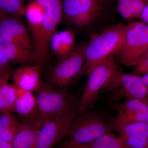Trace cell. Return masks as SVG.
<instances>
[{
    "instance_id": "6da1fadb",
    "label": "cell",
    "mask_w": 148,
    "mask_h": 148,
    "mask_svg": "<svg viewBox=\"0 0 148 148\" xmlns=\"http://www.w3.org/2000/svg\"><path fill=\"white\" fill-rule=\"evenodd\" d=\"M128 24H119L104 29L88 43L85 61L78 78L88 76L92 69L110 56L115 55L123 42Z\"/></svg>"
},
{
    "instance_id": "7a4b0ae2",
    "label": "cell",
    "mask_w": 148,
    "mask_h": 148,
    "mask_svg": "<svg viewBox=\"0 0 148 148\" xmlns=\"http://www.w3.org/2000/svg\"><path fill=\"white\" fill-rule=\"evenodd\" d=\"M44 9V15L36 37L32 40L35 64L42 70L50 57L51 38L63 16L61 0H36Z\"/></svg>"
},
{
    "instance_id": "3957f363",
    "label": "cell",
    "mask_w": 148,
    "mask_h": 148,
    "mask_svg": "<svg viewBox=\"0 0 148 148\" xmlns=\"http://www.w3.org/2000/svg\"><path fill=\"white\" fill-rule=\"evenodd\" d=\"M88 109L78 112L73 119L65 137L66 141L86 144L107 134L113 133L110 125L95 112Z\"/></svg>"
},
{
    "instance_id": "277c9868",
    "label": "cell",
    "mask_w": 148,
    "mask_h": 148,
    "mask_svg": "<svg viewBox=\"0 0 148 148\" xmlns=\"http://www.w3.org/2000/svg\"><path fill=\"white\" fill-rule=\"evenodd\" d=\"M148 49V24L142 21L128 24L122 44L115 56L127 67L136 66Z\"/></svg>"
},
{
    "instance_id": "5b68a950",
    "label": "cell",
    "mask_w": 148,
    "mask_h": 148,
    "mask_svg": "<svg viewBox=\"0 0 148 148\" xmlns=\"http://www.w3.org/2000/svg\"><path fill=\"white\" fill-rule=\"evenodd\" d=\"M112 55L92 69L80 98L77 102L78 112L93 108L99 93L113 75L118 70L114 58Z\"/></svg>"
},
{
    "instance_id": "8992f818",
    "label": "cell",
    "mask_w": 148,
    "mask_h": 148,
    "mask_svg": "<svg viewBox=\"0 0 148 148\" xmlns=\"http://www.w3.org/2000/svg\"><path fill=\"white\" fill-rule=\"evenodd\" d=\"M88 43H78L71 55L58 62L51 69L49 74L50 85L58 88H66L74 79H78L85 61Z\"/></svg>"
},
{
    "instance_id": "52a82bcc",
    "label": "cell",
    "mask_w": 148,
    "mask_h": 148,
    "mask_svg": "<svg viewBox=\"0 0 148 148\" xmlns=\"http://www.w3.org/2000/svg\"><path fill=\"white\" fill-rule=\"evenodd\" d=\"M36 96L37 112L48 119L62 113L76 102L66 88H58L50 84H43Z\"/></svg>"
},
{
    "instance_id": "ba28073f",
    "label": "cell",
    "mask_w": 148,
    "mask_h": 148,
    "mask_svg": "<svg viewBox=\"0 0 148 148\" xmlns=\"http://www.w3.org/2000/svg\"><path fill=\"white\" fill-rule=\"evenodd\" d=\"M78 112L76 102L62 113L47 120L40 130L35 148H53L65 137Z\"/></svg>"
},
{
    "instance_id": "9c48e42d",
    "label": "cell",
    "mask_w": 148,
    "mask_h": 148,
    "mask_svg": "<svg viewBox=\"0 0 148 148\" xmlns=\"http://www.w3.org/2000/svg\"><path fill=\"white\" fill-rule=\"evenodd\" d=\"M116 92L117 97L137 100L148 104L147 90L141 77L123 73L118 70L101 90V92Z\"/></svg>"
},
{
    "instance_id": "30bf717a",
    "label": "cell",
    "mask_w": 148,
    "mask_h": 148,
    "mask_svg": "<svg viewBox=\"0 0 148 148\" xmlns=\"http://www.w3.org/2000/svg\"><path fill=\"white\" fill-rule=\"evenodd\" d=\"M111 129L132 148H148V123L130 121L118 117L110 119Z\"/></svg>"
},
{
    "instance_id": "8fae6325",
    "label": "cell",
    "mask_w": 148,
    "mask_h": 148,
    "mask_svg": "<svg viewBox=\"0 0 148 148\" xmlns=\"http://www.w3.org/2000/svg\"><path fill=\"white\" fill-rule=\"evenodd\" d=\"M65 20L81 14H90L103 18L113 9V0H63Z\"/></svg>"
},
{
    "instance_id": "7c38bea8",
    "label": "cell",
    "mask_w": 148,
    "mask_h": 148,
    "mask_svg": "<svg viewBox=\"0 0 148 148\" xmlns=\"http://www.w3.org/2000/svg\"><path fill=\"white\" fill-rule=\"evenodd\" d=\"M49 119L38 112L29 116L24 117L11 143L13 148H35L40 130Z\"/></svg>"
},
{
    "instance_id": "4fadbf2b",
    "label": "cell",
    "mask_w": 148,
    "mask_h": 148,
    "mask_svg": "<svg viewBox=\"0 0 148 148\" xmlns=\"http://www.w3.org/2000/svg\"><path fill=\"white\" fill-rule=\"evenodd\" d=\"M0 36L33 51L32 40L28 30L17 17L0 14Z\"/></svg>"
},
{
    "instance_id": "5bb4252c",
    "label": "cell",
    "mask_w": 148,
    "mask_h": 148,
    "mask_svg": "<svg viewBox=\"0 0 148 148\" xmlns=\"http://www.w3.org/2000/svg\"><path fill=\"white\" fill-rule=\"evenodd\" d=\"M40 69L37 65H22L12 74L13 84L17 88L37 92L43 84Z\"/></svg>"
},
{
    "instance_id": "9a60e30c",
    "label": "cell",
    "mask_w": 148,
    "mask_h": 148,
    "mask_svg": "<svg viewBox=\"0 0 148 148\" xmlns=\"http://www.w3.org/2000/svg\"><path fill=\"white\" fill-rule=\"evenodd\" d=\"M113 109L118 113L117 116L130 121L148 123V104L137 100H125L115 104Z\"/></svg>"
},
{
    "instance_id": "2e32d148",
    "label": "cell",
    "mask_w": 148,
    "mask_h": 148,
    "mask_svg": "<svg viewBox=\"0 0 148 148\" xmlns=\"http://www.w3.org/2000/svg\"><path fill=\"white\" fill-rule=\"evenodd\" d=\"M76 36L70 29L56 32L51 41V53L57 58L58 62L71 55L75 48Z\"/></svg>"
},
{
    "instance_id": "e0dca14e",
    "label": "cell",
    "mask_w": 148,
    "mask_h": 148,
    "mask_svg": "<svg viewBox=\"0 0 148 148\" xmlns=\"http://www.w3.org/2000/svg\"><path fill=\"white\" fill-rule=\"evenodd\" d=\"M0 51L11 62L22 65L35 64L33 51L25 49L1 36Z\"/></svg>"
},
{
    "instance_id": "ac0fdd59",
    "label": "cell",
    "mask_w": 148,
    "mask_h": 148,
    "mask_svg": "<svg viewBox=\"0 0 148 148\" xmlns=\"http://www.w3.org/2000/svg\"><path fill=\"white\" fill-rule=\"evenodd\" d=\"M17 88V98L13 111L24 117L29 116L37 112L36 98L33 92Z\"/></svg>"
},
{
    "instance_id": "d6986e66",
    "label": "cell",
    "mask_w": 148,
    "mask_h": 148,
    "mask_svg": "<svg viewBox=\"0 0 148 148\" xmlns=\"http://www.w3.org/2000/svg\"><path fill=\"white\" fill-rule=\"evenodd\" d=\"M116 10L126 20L139 19L144 9L148 5V0H114Z\"/></svg>"
},
{
    "instance_id": "ffe728a7",
    "label": "cell",
    "mask_w": 148,
    "mask_h": 148,
    "mask_svg": "<svg viewBox=\"0 0 148 148\" xmlns=\"http://www.w3.org/2000/svg\"><path fill=\"white\" fill-rule=\"evenodd\" d=\"M17 92V88L8 80L0 84V113L13 111Z\"/></svg>"
},
{
    "instance_id": "44dd1931",
    "label": "cell",
    "mask_w": 148,
    "mask_h": 148,
    "mask_svg": "<svg viewBox=\"0 0 148 148\" xmlns=\"http://www.w3.org/2000/svg\"><path fill=\"white\" fill-rule=\"evenodd\" d=\"M77 144L82 148H132L119 136L113 133L103 135L88 144Z\"/></svg>"
},
{
    "instance_id": "7402d4cb",
    "label": "cell",
    "mask_w": 148,
    "mask_h": 148,
    "mask_svg": "<svg viewBox=\"0 0 148 148\" xmlns=\"http://www.w3.org/2000/svg\"><path fill=\"white\" fill-rule=\"evenodd\" d=\"M26 7L24 0H0V12L8 16H25Z\"/></svg>"
},
{
    "instance_id": "603a6c76",
    "label": "cell",
    "mask_w": 148,
    "mask_h": 148,
    "mask_svg": "<svg viewBox=\"0 0 148 148\" xmlns=\"http://www.w3.org/2000/svg\"><path fill=\"white\" fill-rule=\"evenodd\" d=\"M100 16L90 14H81L73 16L66 20L72 25L78 28H84L89 26L98 19Z\"/></svg>"
},
{
    "instance_id": "cb8c5ba5",
    "label": "cell",
    "mask_w": 148,
    "mask_h": 148,
    "mask_svg": "<svg viewBox=\"0 0 148 148\" xmlns=\"http://www.w3.org/2000/svg\"><path fill=\"white\" fill-rule=\"evenodd\" d=\"M0 123L9 129L17 131L21 123L12 112H5L0 113Z\"/></svg>"
},
{
    "instance_id": "d4e9b609",
    "label": "cell",
    "mask_w": 148,
    "mask_h": 148,
    "mask_svg": "<svg viewBox=\"0 0 148 148\" xmlns=\"http://www.w3.org/2000/svg\"><path fill=\"white\" fill-rule=\"evenodd\" d=\"M16 132L0 123V140L11 143Z\"/></svg>"
},
{
    "instance_id": "484cf974",
    "label": "cell",
    "mask_w": 148,
    "mask_h": 148,
    "mask_svg": "<svg viewBox=\"0 0 148 148\" xmlns=\"http://www.w3.org/2000/svg\"><path fill=\"white\" fill-rule=\"evenodd\" d=\"M133 74L143 76L148 73V55L142 59L136 66Z\"/></svg>"
},
{
    "instance_id": "4316f807",
    "label": "cell",
    "mask_w": 148,
    "mask_h": 148,
    "mask_svg": "<svg viewBox=\"0 0 148 148\" xmlns=\"http://www.w3.org/2000/svg\"><path fill=\"white\" fill-rule=\"evenodd\" d=\"M10 62L4 54L0 51V76L12 73L10 68Z\"/></svg>"
},
{
    "instance_id": "83f0119b",
    "label": "cell",
    "mask_w": 148,
    "mask_h": 148,
    "mask_svg": "<svg viewBox=\"0 0 148 148\" xmlns=\"http://www.w3.org/2000/svg\"><path fill=\"white\" fill-rule=\"evenodd\" d=\"M139 19L144 23L148 24V5L142 11Z\"/></svg>"
},
{
    "instance_id": "f1b7e54d",
    "label": "cell",
    "mask_w": 148,
    "mask_h": 148,
    "mask_svg": "<svg viewBox=\"0 0 148 148\" xmlns=\"http://www.w3.org/2000/svg\"><path fill=\"white\" fill-rule=\"evenodd\" d=\"M58 148H82L75 143L66 141L61 144Z\"/></svg>"
},
{
    "instance_id": "f546056e",
    "label": "cell",
    "mask_w": 148,
    "mask_h": 148,
    "mask_svg": "<svg viewBox=\"0 0 148 148\" xmlns=\"http://www.w3.org/2000/svg\"><path fill=\"white\" fill-rule=\"evenodd\" d=\"M0 148H14L11 143L0 140Z\"/></svg>"
},
{
    "instance_id": "4dcf8cb0",
    "label": "cell",
    "mask_w": 148,
    "mask_h": 148,
    "mask_svg": "<svg viewBox=\"0 0 148 148\" xmlns=\"http://www.w3.org/2000/svg\"><path fill=\"white\" fill-rule=\"evenodd\" d=\"M13 73H10L4 75L0 76V84L5 81H8L10 77L12 75Z\"/></svg>"
},
{
    "instance_id": "1f68e13d",
    "label": "cell",
    "mask_w": 148,
    "mask_h": 148,
    "mask_svg": "<svg viewBox=\"0 0 148 148\" xmlns=\"http://www.w3.org/2000/svg\"><path fill=\"white\" fill-rule=\"evenodd\" d=\"M141 77L143 82L145 84L146 87H147L148 95V73L145 74L144 75L142 76Z\"/></svg>"
},
{
    "instance_id": "d6a6232c",
    "label": "cell",
    "mask_w": 148,
    "mask_h": 148,
    "mask_svg": "<svg viewBox=\"0 0 148 148\" xmlns=\"http://www.w3.org/2000/svg\"><path fill=\"white\" fill-rule=\"evenodd\" d=\"M148 55V50L147 51V52H146V54H145V56H144V57L143 58H143H145V57H146V56H147Z\"/></svg>"
},
{
    "instance_id": "836d02e7",
    "label": "cell",
    "mask_w": 148,
    "mask_h": 148,
    "mask_svg": "<svg viewBox=\"0 0 148 148\" xmlns=\"http://www.w3.org/2000/svg\"><path fill=\"white\" fill-rule=\"evenodd\" d=\"M31 1H36V0H30Z\"/></svg>"
},
{
    "instance_id": "e575fe53",
    "label": "cell",
    "mask_w": 148,
    "mask_h": 148,
    "mask_svg": "<svg viewBox=\"0 0 148 148\" xmlns=\"http://www.w3.org/2000/svg\"><path fill=\"white\" fill-rule=\"evenodd\" d=\"M0 14H1V12H0Z\"/></svg>"
}]
</instances>
